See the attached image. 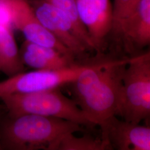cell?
Here are the masks:
<instances>
[{
    "label": "cell",
    "instance_id": "1",
    "mask_svg": "<svg viewBox=\"0 0 150 150\" xmlns=\"http://www.w3.org/2000/svg\"><path fill=\"white\" fill-rule=\"evenodd\" d=\"M129 58L97 59L72 85L74 100L95 126L120 116L123 77Z\"/></svg>",
    "mask_w": 150,
    "mask_h": 150
},
{
    "label": "cell",
    "instance_id": "2",
    "mask_svg": "<svg viewBox=\"0 0 150 150\" xmlns=\"http://www.w3.org/2000/svg\"><path fill=\"white\" fill-rule=\"evenodd\" d=\"M78 123L35 115L9 116L0 128L3 150H54L65 134L82 131Z\"/></svg>",
    "mask_w": 150,
    "mask_h": 150
},
{
    "label": "cell",
    "instance_id": "3",
    "mask_svg": "<svg viewBox=\"0 0 150 150\" xmlns=\"http://www.w3.org/2000/svg\"><path fill=\"white\" fill-rule=\"evenodd\" d=\"M0 100L9 116L35 115L62 118L90 128L95 126L75 101L64 96L59 88L8 95Z\"/></svg>",
    "mask_w": 150,
    "mask_h": 150
},
{
    "label": "cell",
    "instance_id": "4",
    "mask_svg": "<svg viewBox=\"0 0 150 150\" xmlns=\"http://www.w3.org/2000/svg\"><path fill=\"white\" fill-rule=\"evenodd\" d=\"M150 115V51L129 57L123 77L122 101L120 116L139 124Z\"/></svg>",
    "mask_w": 150,
    "mask_h": 150
},
{
    "label": "cell",
    "instance_id": "5",
    "mask_svg": "<svg viewBox=\"0 0 150 150\" xmlns=\"http://www.w3.org/2000/svg\"><path fill=\"white\" fill-rule=\"evenodd\" d=\"M96 61L75 64L57 70H36L24 71L0 81V97L15 93L46 91L70 84L81 73Z\"/></svg>",
    "mask_w": 150,
    "mask_h": 150
},
{
    "label": "cell",
    "instance_id": "6",
    "mask_svg": "<svg viewBox=\"0 0 150 150\" xmlns=\"http://www.w3.org/2000/svg\"><path fill=\"white\" fill-rule=\"evenodd\" d=\"M11 25L22 33L26 40L54 48L61 53L76 57L40 21L28 0H7Z\"/></svg>",
    "mask_w": 150,
    "mask_h": 150
},
{
    "label": "cell",
    "instance_id": "7",
    "mask_svg": "<svg viewBox=\"0 0 150 150\" xmlns=\"http://www.w3.org/2000/svg\"><path fill=\"white\" fill-rule=\"evenodd\" d=\"M100 127L107 150H150L149 126L121 121L114 116Z\"/></svg>",
    "mask_w": 150,
    "mask_h": 150
},
{
    "label": "cell",
    "instance_id": "8",
    "mask_svg": "<svg viewBox=\"0 0 150 150\" xmlns=\"http://www.w3.org/2000/svg\"><path fill=\"white\" fill-rule=\"evenodd\" d=\"M30 3L40 21L76 58L85 56L88 49L77 37L72 23L62 11L45 0H33Z\"/></svg>",
    "mask_w": 150,
    "mask_h": 150
},
{
    "label": "cell",
    "instance_id": "9",
    "mask_svg": "<svg viewBox=\"0 0 150 150\" xmlns=\"http://www.w3.org/2000/svg\"><path fill=\"white\" fill-rule=\"evenodd\" d=\"M79 15L95 50L100 52L111 33L112 5L110 0H75Z\"/></svg>",
    "mask_w": 150,
    "mask_h": 150
},
{
    "label": "cell",
    "instance_id": "10",
    "mask_svg": "<svg viewBox=\"0 0 150 150\" xmlns=\"http://www.w3.org/2000/svg\"><path fill=\"white\" fill-rule=\"evenodd\" d=\"M124 44L125 51L132 53L150 45V0H140L134 12L111 33Z\"/></svg>",
    "mask_w": 150,
    "mask_h": 150
},
{
    "label": "cell",
    "instance_id": "11",
    "mask_svg": "<svg viewBox=\"0 0 150 150\" xmlns=\"http://www.w3.org/2000/svg\"><path fill=\"white\" fill-rule=\"evenodd\" d=\"M19 51L24 66L36 70H57L76 64V57L74 56L26 40L22 43Z\"/></svg>",
    "mask_w": 150,
    "mask_h": 150
},
{
    "label": "cell",
    "instance_id": "12",
    "mask_svg": "<svg viewBox=\"0 0 150 150\" xmlns=\"http://www.w3.org/2000/svg\"><path fill=\"white\" fill-rule=\"evenodd\" d=\"M11 27L0 25V71L8 77L25 70Z\"/></svg>",
    "mask_w": 150,
    "mask_h": 150
},
{
    "label": "cell",
    "instance_id": "13",
    "mask_svg": "<svg viewBox=\"0 0 150 150\" xmlns=\"http://www.w3.org/2000/svg\"><path fill=\"white\" fill-rule=\"evenodd\" d=\"M58 8L72 23L77 37L88 50H95L86 27L81 20L75 0H45Z\"/></svg>",
    "mask_w": 150,
    "mask_h": 150
},
{
    "label": "cell",
    "instance_id": "14",
    "mask_svg": "<svg viewBox=\"0 0 150 150\" xmlns=\"http://www.w3.org/2000/svg\"><path fill=\"white\" fill-rule=\"evenodd\" d=\"M107 150L102 139L90 135L76 137L73 133L65 134L57 142L54 150Z\"/></svg>",
    "mask_w": 150,
    "mask_h": 150
},
{
    "label": "cell",
    "instance_id": "15",
    "mask_svg": "<svg viewBox=\"0 0 150 150\" xmlns=\"http://www.w3.org/2000/svg\"><path fill=\"white\" fill-rule=\"evenodd\" d=\"M139 1L140 0H114L111 31L134 12Z\"/></svg>",
    "mask_w": 150,
    "mask_h": 150
},
{
    "label": "cell",
    "instance_id": "16",
    "mask_svg": "<svg viewBox=\"0 0 150 150\" xmlns=\"http://www.w3.org/2000/svg\"><path fill=\"white\" fill-rule=\"evenodd\" d=\"M10 20L9 13L5 3L0 0V25L7 24Z\"/></svg>",
    "mask_w": 150,
    "mask_h": 150
},
{
    "label": "cell",
    "instance_id": "17",
    "mask_svg": "<svg viewBox=\"0 0 150 150\" xmlns=\"http://www.w3.org/2000/svg\"><path fill=\"white\" fill-rule=\"evenodd\" d=\"M4 107H5V106H2V105H0V113L2 112V110H3Z\"/></svg>",
    "mask_w": 150,
    "mask_h": 150
},
{
    "label": "cell",
    "instance_id": "18",
    "mask_svg": "<svg viewBox=\"0 0 150 150\" xmlns=\"http://www.w3.org/2000/svg\"><path fill=\"white\" fill-rule=\"evenodd\" d=\"M0 150H3V149H2V145H1V141H0Z\"/></svg>",
    "mask_w": 150,
    "mask_h": 150
}]
</instances>
